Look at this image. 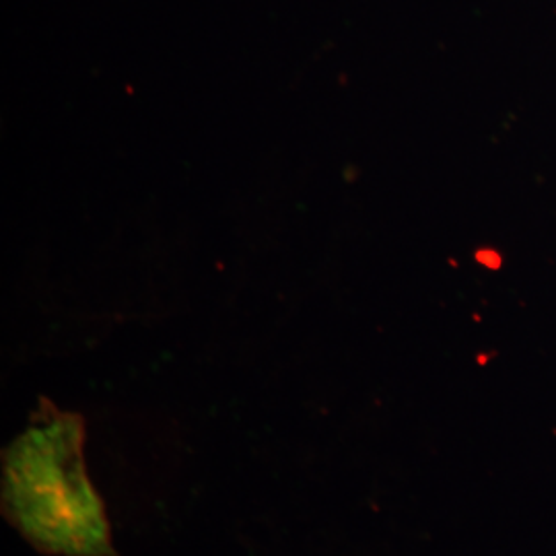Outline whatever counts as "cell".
<instances>
[{"label": "cell", "mask_w": 556, "mask_h": 556, "mask_svg": "<svg viewBox=\"0 0 556 556\" xmlns=\"http://www.w3.org/2000/svg\"><path fill=\"white\" fill-rule=\"evenodd\" d=\"M80 420L54 415L23 435L4 470V498L23 534L43 551L103 556L110 532L80 466Z\"/></svg>", "instance_id": "1"}]
</instances>
